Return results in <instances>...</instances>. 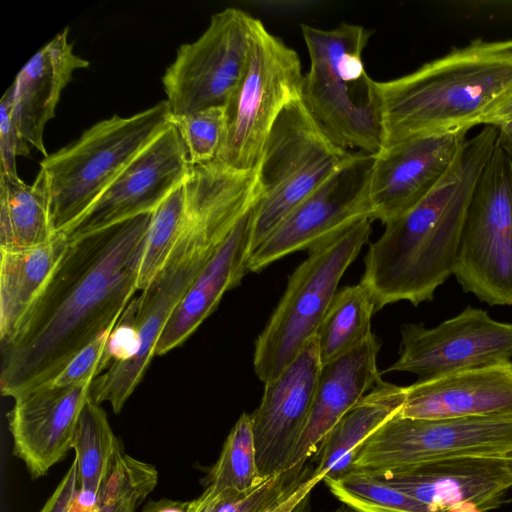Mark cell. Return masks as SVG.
I'll return each instance as SVG.
<instances>
[{"label": "cell", "mask_w": 512, "mask_h": 512, "mask_svg": "<svg viewBox=\"0 0 512 512\" xmlns=\"http://www.w3.org/2000/svg\"><path fill=\"white\" fill-rule=\"evenodd\" d=\"M353 155L324 133L301 97L289 103L276 119L257 166L263 195L256 207L250 255Z\"/></svg>", "instance_id": "cell-8"}, {"label": "cell", "mask_w": 512, "mask_h": 512, "mask_svg": "<svg viewBox=\"0 0 512 512\" xmlns=\"http://www.w3.org/2000/svg\"><path fill=\"white\" fill-rule=\"evenodd\" d=\"M321 481L322 480L313 473V476H311L293 495L270 512H309L311 492Z\"/></svg>", "instance_id": "cell-39"}, {"label": "cell", "mask_w": 512, "mask_h": 512, "mask_svg": "<svg viewBox=\"0 0 512 512\" xmlns=\"http://www.w3.org/2000/svg\"><path fill=\"white\" fill-rule=\"evenodd\" d=\"M470 456H512V415L419 419L396 414L359 447L350 471L379 475Z\"/></svg>", "instance_id": "cell-10"}, {"label": "cell", "mask_w": 512, "mask_h": 512, "mask_svg": "<svg viewBox=\"0 0 512 512\" xmlns=\"http://www.w3.org/2000/svg\"><path fill=\"white\" fill-rule=\"evenodd\" d=\"M190 169L186 146L170 122L125 166L90 208L61 233L71 241L126 219L152 213L183 185Z\"/></svg>", "instance_id": "cell-15"}, {"label": "cell", "mask_w": 512, "mask_h": 512, "mask_svg": "<svg viewBox=\"0 0 512 512\" xmlns=\"http://www.w3.org/2000/svg\"><path fill=\"white\" fill-rule=\"evenodd\" d=\"M187 218L184 183L153 212L146 231L138 274V291L144 290L160 272L180 238Z\"/></svg>", "instance_id": "cell-30"}, {"label": "cell", "mask_w": 512, "mask_h": 512, "mask_svg": "<svg viewBox=\"0 0 512 512\" xmlns=\"http://www.w3.org/2000/svg\"><path fill=\"white\" fill-rule=\"evenodd\" d=\"M158 482L157 469L121 446L100 489L94 512H136Z\"/></svg>", "instance_id": "cell-32"}, {"label": "cell", "mask_w": 512, "mask_h": 512, "mask_svg": "<svg viewBox=\"0 0 512 512\" xmlns=\"http://www.w3.org/2000/svg\"><path fill=\"white\" fill-rule=\"evenodd\" d=\"M453 275L481 302L512 306V158L497 146L471 195Z\"/></svg>", "instance_id": "cell-11"}, {"label": "cell", "mask_w": 512, "mask_h": 512, "mask_svg": "<svg viewBox=\"0 0 512 512\" xmlns=\"http://www.w3.org/2000/svg\"><path fill=\"white\" fill-rule=\"evenodd\" d=\"M376 303L369 288L359 282L337 291L317 333L319 357L325 365L355 348L373 333Z\"/></svg>", "instance_id": "cell-27"}, {"label": "cell", "mask_w": 512, "mask_h": 512, "mask_svg": "<svg viewBox=\"0 0 512 512\" xmlns=\"http://www.w3.org/2000/svg\"><path fill=\"white\" fill-rule=\"evenodd\" d=\"M510 120H512V88L495 101L479 118L478 125L497 126Z\"/></svg>", "instance_id": "cell-40"}, {"label": "cell", "mask_w": 512, "mask_h": 512, "mask_svg": "<svg viewBox=\"0 0 512 512\" xmlns=\"http://www.w3.org/2000/svg\"><path fill=\"white\" fill-rule=\"evenodd\" d=\"M374 476L436 512H488L512 489V456L454 457Z\"/></svg>", "instance_id": "cell-18"}, {"label": "cell", "mask_w": 512, "mask_h": 512, "mask_svg": "<svg viewBox=\"0 0 512 512\" xmlns=\"http://www.w3.org/2000/svg\"><path fill=\"white\" fill-rule=\"evenodd\" d=\"M377 86L382 148L417 137L470 130L512 88V38L473 39Z\"/></svg>", "instance_id": "cell-4"}, {"label": "cell", "mask_w": 512, "mask_h": 512, "mask_svg": "<svg viewBox=\"0 0 512 512\" xmlns=\"http://www.w3.org/2000/svg\"><path fill=\"white\" fill-rule=\"evenodd\" d=\"M495 127L498 130L496 146L512 158V120Z\"/></svg>", "instance_id": "cell-41"}, {"label": "cell", "mask_w": 512, "mask_h": 512, "mask_svg": "<svg viewBox=\"0 0 512 512\" xmlns=\"http://www.w3.org/2000/svg\"><path fill=\"white\" fill-rule=\"evenodd\" d=\"M88 66L89 61L73 52L66 28L28 60L11 85L13 119L21 135L45 157V125L55 116L61 92L74 71Z\"/></svg>", "instance_id": "cell-23"}, {"label": "cell", "mask_w": 512, "mask_h": 512, "mask_svg": "<svg viewBox=\"0 0 512 512\" xmlns=\"http://www.w3.org/2000/svg\"><path fill=\"white\" fill-rule=\"evenodd\" d=\"M374 155L352 159L298 204L250 255L248 271L259 272L298 250L309 251L352 226L371 218L369 186Z\"/></svg>", "instance_id": "cell-13"}, {"label": "cell", "mask_w": 512, "mask_h": 512, "mask_svg": "<svg viewBox=\"0 0 512 512\" xmlns=\"http://www.w3.org/2000/svg\"><path fill=\"white\" fill-rule=\"evenodd\" d=\"M469 129L409 139L374 154L369 186L371 218L384 225L420 203L444 178Z\"/></svg>", "instance_id": "cell-16"}, {"label": "cell", "mask_w": 512, "mask_h": 512, "mask_svg": "<svg viewBox=\"0 0 512 512\" xmlns=\"http://www.w3.org/2000/svg\"><path fill=\"white\" fill-rule=\"evenodd\" d=\"M156 507V501L148 502L141 512H154Z\"/></svg>", "instance_id": "cell-44"}, {"label": "cell", "mask_w": 512, "mask_h": 512, "mask_svg": "<svg viewBox=\"0 0 512 512\" xmlns=\"http://www.w3.org/2000/svg\"><path fill=\"white\" fill-rule=\"evenodd\" d=\"M199 500V509L198 512H214L215 505L217 502V497L212 496L210 493L203 491L202 494L197 497Z\"/></svg>", "instance_id": "cell-42"}, {"label": "cell", "mask_w": 512, "mask_h": 512, "mask_svg": "<svg viewBox=\"0 0 512 512\" xmlns=\"http://www.w3.org/2000/svg\"><path fill=\"white\" fill-rule=\"evenodd\" d=\"M365 217L309 251L289 276L285 292L255 342L253 366L266 383L276 377L316 335L346 269L371 234Z\"/></svg>", "instance_id": "cell-7"}, {"label": "cell", "mask_w": 512, "mask_h": 512, "mask_svg": "<svg viewBox=\"0 0 512 512\" xmlns=\"http://www.w3.org/2000/svg\"><path fill=\"white\" fill-rule=\"evenodd\" d=\"M303 76L298 54L259 21L242 78L224 106L215 160L237 170L257 168L276 119L301 97Z\"/></svg>", "instance_id": "cell-9"}, {"label": "cell", "mask_w": 512, "mask_h": 512, "mask_svg": "<svg viewBox=\"0 0 512 512\" xmlns=\"http://www.w3.org/2000/svg\"><path fill=\"white\" fill-rule=\"evenodd\" d=\"M184 187V230L160 272L136 297L139 350L134 358L111 365L91 385L90 398L109 403L116 414L142 380L177 305L235 224L261 198L254 172L216 160L191 166Z\"/></svg>", "instance_id": "cell-2"}, {"label": "cell", "mask_w": 512, "mask_h": 512, "mask_svg": "<svg viewBox=\"0 0 512 512\" xmlns=\"http://www.w3.org/2000/svg\"><path fill=\"white\" fill-rule=\"evenodd\" d=\"M93 380L70 386L44 383L13 397L8 426L13 453L31 478L45 476L72 449L81 410L90 398Z\"/></svg>", "instance_id": "cell-19"}, {"label": "cell", "mask_w": 512, "mask_h": 512, "mask_svg": "<svg viewBox=\"0 0 512 512\" xmlns=\"http://www.w3.org/2000/svg\"><path fill=\"white\" fill-rule=\"evenodd\" d=\"M419 419L512 415V361L416 381L398 413Z\"/></svg>", "instance_id": "cell-20"}, {"label": "cell", "mask_w": 512, "mask_h": 512, "mask_svg": "<svg viewBox=\"0 0 512 512\" xmlns=\"http://www.w3.org/2000/svg\"><path fill=\"white\" fill-rule=\"evenodd\" d=\"M321 367L314 336L280 374L265 383L260 405L250 414L262 478L287 470L310 414Z\"/></svg>", "instance_id": "cell-17"}, {"label": "cell", "mask_w": 512, "mask_h": 512, "mask_svg": "<svg viewBox=\"0 0 512 512\" xmlns=\"http://www.w3.org/2000/svg\"><path fill=\"white\" fill-rule=\"evenodd\" d=\"M170 122L186 146L191 166L216 159L224 132V106L171 115Z\"/></svg>", "instance_id": "cell-34"}, {"label": "cell", "mask_w": 512, "mask_h": 512, "mask_svg": "<svg viewBox=\"0 0 512 512\" xmlns=\"http://www.w3.org/2000/svg\"><path fill=\"white\" fill-rule=\"evenodd\" d=\"M331 512H360V511L343 504V506H341Z\"/></svg>", "instance_id": "cell-43"}, {"label": "cell", "mask_w": 512, "mask_h": 512, "mask_svg": "<svg viewBox=\"0 0 512 512\" xmlns=\"http://www.w3.org/2000/svg\"><path fill=\"white\" fill-rule=\"evenodd\" d=\"M257 204L235 224L177 305L156 343L155 356L186 341L217 308L224 293L241 283L248 272Z\"/></svg>", "instance_id": "cell-22"}, {"label": "cell", "mask_w": 512, "mask_h": 512, "mask_svg": "<svg viewBox=\"0 0 512 512\" xmlns=\"http://www.w3.org/2000/svg\"><path fill=\"white\" fill-rule=\"evenodd\" d=\"M112 329L103 332L86 345L57 376L47 383L56 386H70L86 380H94L100 376L105 371V348Z\"/></svg>", "instance_id": "cell-36"}, {"label": "cell", "mask_w": 512, "mask_h": 512, "mask_svg": "<svg viewBox=\"0 0 512 512\" xmlns=\"http://www.w3.org/2000/svg\"><path fill=\"white\" fill-rule=\"evenodd\" d=\"M152 213L69 241L19 329L1 345L4 396L51 381L86 345L117 323L138 291Z\"/></svg>", "instance_id": "cell-1"}, {"label": "cell", "mask_w": 512, "mask_h": 512, "mask_svg": "<svg viewBox=\"0 0 512 512\" xmlns=\"http://www.w3.org/2000/svg\"><path fill=\"white\" fill-rule=\"evenodd\" d=\"M498 130L485 125L460 149L440 183L414 208L386 224L370 244L361 281L376 311L398 301H432L454 274L462 227L477 180L496 146Z\"/></svg>", "instance_id": "cell-3"}, {"label": "cell", "mask_w": 512, "mask_h": 512, "mask_svg": "<svg viewBox=\"0 0 512 512\" xmlns=\"http://www.w3.org/2000/svg\"><path fill=\"white\" fill-rule=\"evenodd\" d=\"M57 233L42 172L32 185L19 176L0 175V249L36 247L49 242Z\"/></svg>", "instance_id": "cell-26"}, {"label": "cell", "mask_w": 512, "mask_h": 512, "mask_svg": "<svg viewBox=\"0 0 512 512\" xmlns=\"http://www.w3.org/2000/svg\"><path fill=\"white\" fill-rule=\"evenodd\" d=\"M380 342L372 334L347 353L322 365L306 426L289 459L287 470L317 453L334 425L380 380Z\"/></svg>", "instance_id": "cell-21"}, {"label": "cell", "mask_w": 512, "mask_h": 512, "mask_svg": "<svg viewBox=\"0 0 512 512\" xmlns=\"http://www.w3.org/2000/svg\"><path fill=\"white\" fill-rule=\"evenodd\" d=\"M69 240L58 232L42 245L19 250H1L0 341L15 335L25 316L44 290L64 255Z\"/></svg>", "instance_id": "cell-24"}, {"label": "cell", "mask_w": 512, "mask_h": 512, "mask_svg": "<svg viewBox=\"0 0 512 512\" xmlns=\"http://www.w3.org/2000/svg\"><path fill=\"white\" fill-rule=\"evenodd\" d=\"M508 361H512V324L467 306L433 328L403 324L399 358L386 372H410L418 381H426Z\"/></svg>", "instance_id": "cell-14"}, {"label": "cell", "mask_w": 512, "mask_h": 512, "mask_svg": "<svg viewBox=\"0 0 512 512\" xmlns=\"http://www.w3.org/2000/svg\"><path fill=\"white\" fill-rule=\"evenodd\" d=\"M259 21L226 8L196 41L179 47L162 77L171 115L225 106L242 78Z\"/></svg>", "instance_id": "cell-12"}, {"label": "cell", "mask_w": 512, "mask_h": 512, "mask_svg": "<svg viewBox=\"0 0 512 512\" xmlns=\"http://www.w3.org/2000/svg\"><path fill=\"white\" fill-rule=\"evenodd\" d=\"M405 399L406 387L381 379L327 433L317 451L314 475L323 480L349 472L359 447L401 411Z\"/></svg>", "instance_id": "cell-25"}, {"label": "cell", "mask_w": 512, "mask_h": 512, "mask_svg": "<svg viewBox=\"0 0 512 512\" xmlns=\"http://www.w3.org/2000/svg\"><path fill=\"white\" fill-rule=\"evenodd\" d=\"M96 502L95 494L81 490L77 464L73 460L39 512H94Z\"/></svg>", "instance_id": "cell-38"}, {"label": "cell", "mask_w": 512, "mask_h": 512, "mask_svg": "<svg viewBox=\"0 0 512 512\" xmlns=\"http://www.w3.org/2000/svg\"><path fill=\"white\" fill-rule=\"evenodd\" d=\"M301 31L311 62L302 81L304 106L339 147L378 153L383 146L381 99L362 57L372 31L349 23L329 30L302 24Z\"/></svg>", "instance_id": "cell-5"}, {"label": "cell", "mask_w": 512, "mask_h": 512, "mask_svg": "<svg viewBox=\"0 0 512 512\" xmlns=\"http://www.w3.org/2000/svg\"><path fill=\"white\" fill-rule=\"evenodd\" d=\"M121 446L106 412L89 398L81 410L72 439L82 491L98 496Z\"/></svg>", "instance_id": "cell-28"}, {"label": "cell", "mask_w": 512, "mask_h": 512, "mask_svg": "<svg viewBox=\"0 0 512 512\" xmlns=\"http://www.w3.org/2000/svg\"><path fill=\"white\" fill-rule=\"evenodd\" d=\"M344 505L360 512H436L381 478L350 471L322 480Z\"/></svg>", "instance_id": "cell-31"}, {"label": "cell", "mask_w": 512, "mask_h": 512, "mask_svg": "<svg viewBox=\"0 0 512 512\" xmlns=\"http://www.w3.org/2000/svg\"><path fill=\"white\" fill-rule=\"evenodd\" d=\"M251 416L242 413L228 434L220 455L206 478L204 491L217 497L243 492L260 484Z\"/></svg>", "instance_id": "cell-29"}, {"label": "cell", "mask_w": 512, "mask_h": 512, "mask_svg": "<svg viewBox=\"0 0 512 512\" xmlns=\"http://www.w3.org/2000/svg\"><path fill=\"white\" fill-rule=\"evenodd\" d=\"M136 311L137 302L134 298L111 330L105 348V371L111 365L126 362L137 354L139 334L136 325Z\"/></svg>", "instance_id": "cell-37"}, {"label": "cell", "mask_w": 512, "mask_h": 512, "mask_svg": "<svg viewBox=\"0 0 512 512\" xmlns=\"http://www.w3.org/2000/svg\"><path fill=\"white\" fill-rule=\"evenodd\" d=\"M166 100L130 117L114 115L40 163L56 232L76 222L125 166L169 124Z\"/></svg>", "instance_id": "cell-6"}, {"label": "cell", "mask_w": 512, "mask_h": 512, "mask_svg": "<svg viewBox=\"0 0 512 512\" xmlns=\"http://www.w3.org/2000/svg\"><path fill=\"white\" fill-rule=\"evenodd\" d=\"M13 88L10 86L0 100V175L17 177V156L28 157L30 144L20 133L12 115Z\"/></svg>", "instance_id": "cell-35"}, {"label": "cell", "mask_w": 512, "mask_h": 512, "mask_svg": "<svg viewBox=\"0 0 512 512\" xmlns=\"http://www.w3.org/2000/svg\"><path fill=\"white\" fill-rule=\"evenodd\" d=\"M313 472L306 462L265 478L249 490L224 492L218 495L214 512H270L293 495Z\"/></svg>", "instance_id": "cell-33"}]
</instances>
